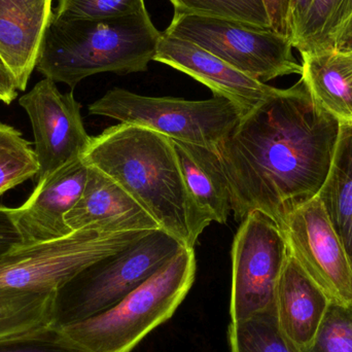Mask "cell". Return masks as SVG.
<instances>
[{"instance_id":"6da1fadb","label":"cell","mask_w":352,"mask_h":352,"mask_svg":"<svg viewBox=\"0 0 352 352\" xmlns=\"http://www.w3.org/2000/svg\"><path fill=\"white\" fill-rule=\"evenodd\" d=\"M340 127L302 80L241 117L217 150L236 221L260 210L279 225L316 198L330 173Z\"/></svg>"},{"instance_id":"7a4b0ae2","label":"cell","mask_w":352,"mask_h":352,"mask_svg":"<svg viewBox=\"0 0 352 352\" xmlns=\"http://www.w3.org/2000/svg\"><path fill=\"white\" fill-rule=\"evenodd\" d=\"M82 159L116 180L186 248H194L210 225L186 190L170 138L120 123L92 138Z\"/></svg>"},{"instance_id":"3957f363","label":"cell","mask_w":352,"mask_h":352,"mask_svg":"<svg viewBox=\"0 0 352 352\" xmlns=\"http://www.w3.org/2000/svg\"><path fill=\"white\" fill-rule=\"evenodd\" d=\"M161 36L146 10L97 20L59 18L53 12L36 69L45 78L72 89L103 72H146Z\"/></svg>"},{"instance_id":"277c9868","label":"cell","mask_w":352,"mask_h":352,"mask_svg":"<svg viewBox=\"0 0 352 352\" xmlns=\"http://www.w3.org/2000/svg\"><path fill=\"white\" fill-rule=\"evenodd\" d=\"M196 269L194 248H182L156 274L113 307L57 328L80 352H131L173 318L194 283Z\"/></svg>"},{"instance_id":"5b68a950","label":"cell","mask_w":352,"mask_h":352,"mask_svg":"<svg viewBox=\"0 0 352 352\" xmlns=\"http://www.w3.org/2000/svg\"><path fill=\"white\" fill-rule=\"evenodd\" d=\"M184 248L175 236L155 230L93 263L56 294V327L82 322L113 307Z\"/></svg>"},{"instance_id":"8992f818","label":"cell","mask_w":352,"mask_h":352,"mask_svg":"<svg viewBox=\"0 0 352 352\" xmlns=\"http://www.w3.org/2000/svg\"><path fill=\"white\" fill-rule=\"evenodd\" d=\"M88 109L90 115L146 128L170 140L217 153L242 117L236 105L221 96L186 100L144 96L118 88L107 91Z\"/></svg>"},{"instance_id":"52a82bcc","label":"cell","mask_w":352,"mask_h":352,"mask_svg":"<svg viewBox=\"0 0 352 352\" xmlns=\"http://www.w3.org/2000/svg\"><path fill=\"white\" fill-rule=\"evenodd\" d=\"M148 232L82 229L60 239L22 246L0 260V295L57 293L80 271Z\"/></svg>"},{"instance_id":"ba28073f","label":"cell","mask_w":352,"mask_h":352,"mask_svg":"<svg viewBox=\"0 0 352 352\" xmlns=\"http://www.w3.org/2000/svg\"><path fill=\"white\" fill-rule=\"evenodd\" d=\"M165 33L203 47L265 84L280 76L302 74L291 39L272 29L175 12Z\"/></svg>"},{"instance_id":"9c48e42d","label":"cell","mask_w":352,"mask_h":352,"mask_svg":"<svg viewBox=\"0 0 352 352\" xmlns=\"http://www.w3.org/2000/svg\"><path fill=\"white\" fill-rule=\"evenodd\" d=\"M289 252L283 230L270 215L254 210L244 217L232 246L231 322L274 307L277 283Z\"/></svg>"},{"instance_id":"30bf717a","label":"cell","mask_w":352,"mask_h":352,"mask_svg":"<svg viewBox=\"0 0 352 352\" xmlns=\"http://www.w3.org/2000/svg\"><path fill=\"white\" fill-rule=\"evenodd\" d=\"M289 254L320 287L331 303L352 304V267L344 248L316 197L279 223Z\"/></svg>"},{"instance_id":"8fae6325","label":"cell","mask_w":352,"mask_h":352,"mask_svg":"<svg viewBox=\"0 0 352 352\" xmlns=\"http://www.w3.org/2000/svg\"><path fill=\"white\" fill-rule=\"evenodd\" d=\"M34 135L36 182L82 157L92 138L87 133L74 93L63 94L45 78L19 99Z\"/></svg>"},{"instance_id":"7c38bea8","label":"cell","mask_w":352,"mask_h":352,"mask_svg":"<svg viewBox=\"0 0 352 352\" xmlns=\"http://www.w3.org/2000/svg\"><path fill=\"white\" fill-rule=\"evenodd\" d=\"M154 61L184 72L237 107L242 117L277 94L280 89L246 76L190 41L162 32Z\"/></svg>"},{"instance_id":"4fadbf2b","label":"cell","mask_w":352,"mask_h":352,"mask_svg":"<svg viewBox=\"0 0 352 352\" xmlns=\"http://www.w3.org/2000/svg\"><path fill=\"white\" fill-rule=\"evenodd\" d=\"M88 176L82 158L36 182L20 207L12 208L24 246L60 239L72 233L66 215L80 200Z\"/></svg>"},{"instance_id":"5bb4252c","label":"cell","mask_w":352,"mask_h":352,"mask_svg":"<svg viewBox=\"0 0 352 352\" xmlns=\"http://www.w3.org/2000/svg\"><path fill=\"white\" fill-rule=\"evenodd\" d=\"M66 223L72 231L94 229L107 234L161 229L116 180L91 166L82 196L66 215Z\"/></svg>"},{"instance_id":"9a60e30c","label":"cell","mask_w":352,"mask_h":352,"mask_svg":"<svg viewBox=\"0 0 352 352\" xmlns=\"http://www.w3.org/2000/svg\"><path fill=\"white\" fill-rule=\"evenodd\" d=\"M53 0H0V59L18 91H25L36 68Z\"/></svg>"},{"instance_id":"2e32d148","label":"cell","mask_w":352,"mask_h":352,"mask_svg":"<svg viewBox=\"0 0 352 352\" xmlns=\"http://www.w3.org/2000/svg\"><path fill=\"white\" fill-rule=\"evenodd\" d=\"M330 304L326 294L289 252L274 298L275 316L283 336L298 349H305L316 337Z\"/></svg>"},{"instance_id":"e0dca14e","label":"cell","mask_w":352,"mask_h":352,"mask_svg":"<svg viewBox=\"0 0 352 352\" xmlns=\"http://www.w3.org/2000/svg\"><path fill=\"white\" fill-rule=\"evenodd\" d=\"M173 144L186 190L199 210L210 223H227L232 197L219 154L188 142Z\"/></svg>"},{"instance_id":"ac0fdd59","label":"cell","mask_w":352,"mask_h":352,"mask_svg":"<svg viewBox=\"0 0 352 352\" xmlns=\"http://www.w3.org/2000/svg\"><path fill=\"white\" fill-rule=\"evenodd\" d=\"M301 80L316 100L341 123L352 121V53L303 52Z\"/></svg>"},{"instance_id":"d6986e66","label":"cell","mask_w":352,"mask_h":352,"mask_svg":"<svg viewBox=\"0 0 352 352\" xmlns=\"http://www.w3.org/2000/svg\"><path fill=\"white\" fill-rule=\"evenodd\" d=\"M352 267V121L341 123L330 173L318 192Z\"/></svg>"},{"instance_id":"ffe728a7","label":"cell","mask_w":352,"mask_h":352,"mask_svg":"<svg viewBox=\"0 0 352 352\" xmlns=\"http://www.w3.org/2000/svg\"><path fill=\"white\" fill-rule=\"evenodd\" d=\"M56 294L0 295V342L33 336L56 327Z\"/></svg>"},{"instance_id":"44dd1931","label":"cell","mask_w":352,"mask_h":352,"mask_svg":"<svg viewBox=\"0 0 352 352\" xmlns=\"http://www.w3.org/2000/svg\"><path fill=\"white\" fill-rule=\"evenodd\" d=\"M352 12V0H314L292 45L300 53L334 49Z\"/></svg>"},{"instance_id":"7402d4cb","label":"cell","mask_w":352,"mask_h":352,"mask_svg":"<svg viewBox=\"0 0 352 352\" xmlns=\"http://www.w3.org/2000/svg\"><path fill=\"white\" fill-rule=\"evenodd\" d=\"M230 352H302L279 330L274 307L228 329Z\"/></svg>"},{"instance_id":"603a6c76","label":"cell","mask_w":352,"mask_h":352,"mask_svg":"<svg viewBox=\"0 0 352 352\" xmlns=\"http://www.w3.org/2000/svg\"><path fill=\"white\" fill-rule=\"evenodd\" d=\"M38 173L34 148L16 128L0 123V196L35 178Z\"/></svg>"},{"instance_id":"cb8c5ba5","label":"cell","mask_w":352,"mask_h":352,"mask_svg":"<svg viewBox=\"0 0 352 352\" xmlns=\"http://www.w3.org/2000/svg\"><path fill=\"white\" fill-rule=\"evenodd\" d=\"M175 12L235 21L271 28L264 0H170Z\"/></svg>"},{"instance_id":"d4e9b609","label":"cell","mask_w":352,"mask_h":352,"mask_svg":"<svg viewBox=\"0 0 352 352\" xmlns=\"http://www.w3.org/2000/svg\"><path fill=\"white\" fill-rule=\"evenodd\" d=\"M302 352H352V304L331 303L312 342Z\"/></svg>"},{"instance_id":"484cf974","label":"cell","mask_w":352,"mask_h":352,"mask_svg":"<svg viewBox=\"0 0 352 352\" xmlns=\"http://www.w3.org/2000/svg\"><path fill=\"white\" fill-rule=\"evenodd\" d=\"M144 0H58L55 14L72 20H97L146 10Z\"/></svg>"},{"instance_id":"4316f807","label":"cell","mask_w":352,"mask_h":352,"mask_svg":"<svg viewBox=\"0 0 352 352\" xmlns=\"http://www.w3.org/2000/svg\"><path fill=\"white\" fill-rule=\"evenodd\" d=\"M0 352H80L60 332L52 327L43 332L25 338L0 342Z\"/></svg>"},{"instance_id":"83f0119b","label":"cell","mask_w":352,"mask_h":352,"mask_svg":"<svg viewBox=\"0 0 352 352\" xmlns=\"http://www.w3.org/2000/svg\"><path fill=\"white\" fill-rule=\"evenodd\" d=\"M24 246V240L14 221L12 208L0 205V260Z\"/></svg>"},{"instance_id":"f1b7e54d","label":"cell","mask_w":352,"mask_h":352,"mask_svg":"<svg viewBox=\"0 0 352 352\" xmlns=\"http://www.w3.org/2000/svg\"><path fill=\"white\" fill-rule=\"evenodd\" d=\"M314 0H289L287 12V36L294 38L301 28Z\"/></svg>"},{"instance_id":"f546056e","label":"cell","mask_w":352,"mask_h":352,"mask_svg":"<svg viewBox=\"0 0 352 352\" xmlns=\"http://www.w3.org/2000/svg\"><path fill=\"white\" fill-rule=\"evenodd\" d=\"M264 2L272 30L287 36V12L289 0H264Z\"/></svg>"},{"instance_id":"4dcf8cb0","label":"cell","mask_w":352,"mask_h":352,"mask_svg":"<svg viewBox=\"0 0 352 352\" xmlns=\"http://www.w3.org/2000/svg\"><path fill=\"white\" fill-rule=\"evenodd\" d=\"M18 92L12 74L0 59V101L10 104L18 96Z\"/></svg>"},{"instance_id":"1f68e13d","label":"cell","mask_w":352,"mask_h":352,"mask_svg":"<svg viewBox=\"0 0 352 352\" xmlns=\"http://www.w3.org/2000/svg\"><path fill=\"white\" fill-rule=\"evenodd\" d=\"M334 49L345 53H352V12L335 41Z\"/></svg>"}]
</instances>
